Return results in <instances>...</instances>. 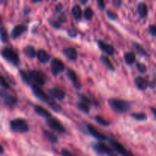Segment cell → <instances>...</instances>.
<instances>
[{"label": "cell", "mask_w": 156, "mask_h": 156, "mask_svg": "<svg viewBox=\"0 0 156 156\" xmlns=\"http://www.w3.org/2000/svg\"><path fill=\"white\" fill-rule=\"evenodd\" d=\"M62 53L70 60L75 61L78 57L77 50L74 47H67V48L63 49Z\"/></svg>", "instance_id": "e0dca14e"}, {"label": "cell", "mask_w": 156, "mask_h": 156, "mask_svg": "<svg viewBox=\"0 0 156 156\" xmlns=\"http://www.w3.org/2000/svg\"><path fill=\"white\" fill-rule=\"evenodd\" d=\"M37 58L41 63H47L50 60V55L46 50L41 49L37 51Z\"/></svg>", "instance_id": "ac0fdd59"}, {"label": "cell", "mask_w": 156, "mask_h": 156, "mask_svg": "<svg viewBox=\"0 0 156 156\" xmlns=\"http://www.w3.org/2000/svg\"><path fill=\"white\" fill-rule=\"evenodd\" d=\"M27 30V26L24 25L23 24H17L15 27H13V29L12 30L11 32V37L12 39H17V38L19 37L21 34H22L24 32L26 31Z\"/></svg>", "instance_id": "5bb4252c"}, {"label": "cell", "mask_w": 156, "mask_h": 156, "mask_svg": "<svg viewBox=\"0 0 156 156\" xmlns=\"http://www.w3.org/2000/svg\"><path fill=\"white\" fill-rule=\"evenodd\" d=\"M66 76L68 77V79H69L72 82V83L73 84V86L76 88L77 90H79L81 88V83L79 82V79H78V76L76 75V72L73 69H67L66 71Z\"/></svg>", "instance_id": "7c38bea8"}, {"label": "cell", "mask_w": 156, "mask_h": 156, "mask_svg": "<svg viewBox=\"0 0 156 156\" xmlns=\"http://www.w3.org/2000/svg\"><path fill=\"white\" fill-rule=\"evenodd\" d=\"M1 154H3V147L1 146Z\"/></svg>", "instance_id": "f907efd6"}, {"label": "cell", "mask_w": 156, "mask_h": 156, "mask_svg": "<svg viewBox=\"0 0 156 156\" xmlns=\"http://www.w3.org/2000/svg\"><path fill=\"white\" fill-rule=\"evenodd\" d=\"M72 15L74 17L75 19L80 20L82 16V9L79 6V5H74L71 9Z\"/></svg>", "instance_id": "7402d4cb"}, {"label": "cell", "mask_w": 156, "mask_h": 156, "mask_svg": "<svg viewBox=\"0 0 156 156\" xmlns=\"http://www.w3.org/2000/svg\"><path fill=\"white\" fill-rule=\"evenodd\" d=\"M106 14H107V16H108V18H109L110 20H113V21H114V20H116L117 18V15L114 13L113 11L108 10L107 11Z\"/></svg>", "instance_id": "8d00e7d4"}, {"label": "cell", "mask_w": 156, "mask_h": 156, "mask_svg": "<svg viewBox=\"0 0 156 156\" xmlns=\"http://www.w3.org/2000/svg\"><path fill=\"white\" fill-rule=\"evenodd\" d=\"M108 105L113 111L118 113H124L129 111L132 105L131 103L126 101L119 98H111L108 100Z\"/></svg>", "instance_id": "6da1fadb"}, {"label": "cell", "mask_w": 156, "mask_h": 156, "mask_svg": "<svg viewBox=\"0 0 156 156\" xmlns=\"http://www.w3.org/2000/svg\"><path fill=\"white\" fill-rule=\"evenodd\" d=\"M86 129L88 133H89L91 136L97 139L99 141H105V140H107L108 139L107 136H105V134L101 133L99 132L98 130H97L93 125L88 123L86 126Z\"/></svg>", "instance_id": "30bf717a"}, {"label": "cell", "mask_w": 156, "mask_h": 156, "mask_svg": "<svg viewBox=\"0 0 156 156\" xmlns=\"http://www.w3.org/2000/svg\"><path fill=\"white\" fill-rule=\"evenodd\" d=\"M124 60L128 65H132L136 62V54L133 52H126L124 54Z\"/></svg>", "instance_id": "603a6c76"}, {"label": "cell", "mask_w": 156, "mask_h": 156, "mask_svg": "<svg viewBox=\"0 0 156 156\" xmlns=\"http://www.w3.org/2000/svg\"><path fill=\"white\" fill-rule=\"evenodd\" d=\"M100 61L101 62L102 64H104V66H106V68L108 70H111V71H114L115 68H114V64L112 63L111 60H110L108 56H106L105 55H101L100 56Z\"/></svg>", "instance_id": "44dd1931"}, {"label": "cell", "mask_w": 156, "mask_h": 156, "mask_svg": "<svg viewBox=\"0 0 156 156\" xmlns=\"http://www.w3.org/2000/svg\"><path fill=\"white\" fill-rule=\"evenodd\" d=\"M0 83H1V85L5 88V89H9L10 88V86H9V84L8 83L7 80L4 78V76H1V79H0Z\"/></svg>", "instance_id": "f35d334b"}, {"label": "cell", "mask_w": 156, "mask_h": 156, "mask_svg": "<svg viewBox=\"0 0 156 156\" xmlns=\"http://www.w3.org/2000/svg\"><path fill=\"white\" fill-rule=\"evenodd\" d=\"M92 147L94 150L98 154H105V155L108 156H117L114 153L112 149L109 148L106 144L101 143V142L94 143V144H93Z\"/></svg>", "instance_id": "52a82bcc"}, {"label": "cell", "mask_w": 156, "mask_h": 156, "mask_svg": "<svg viewBox=\"0 0 156 156\" xmlns=\"http://www.w3.org/2000/svg\"><path fill=\"white\" fill-rule=\"evenodd\" d=\"M131 117L135 119L137 121H144L147 120V115L143 112H138V113H133L131 114Z\"/></svg>", "instance_id": "83f0119b"}, {"label": "cell", "mask_w": 156, "mask_h": 156, "mask_svg": "<svg viewBox=\"0 0 156 156\" xmlns=\"http://www.w3.org/2000/svg\"><path fill=\"white\" fill-rule=\"evenodd\" d=\"M44 134L46 137H47V140L52 143H58V137L57 136L55 135L53 133L50 132L49 130H46L44 129Z\"/></svg>", "instance_id": "d4e9b609"}, {"label": "cell", "mask_w": 156, "mask_h": 156, "mask_svg": "<svg viewBox=\"0 0 156 156\" xmlns=\"http://www.w3.org/2000/svg\"><path fill=\"white\" fill-rule=\"evenodd\" d=\"M148 32L152 36L156 37V25H155V24H150L149 27H148Z\"/></svg>", "instance_id": "74e56055"}, {"label": "cell", "mask_w": 156, "mask_h": 156, "mask_svg": "<svg viewBox=\"0 0 156 156\" xmlns=\"http://www.w3.org/2000/svg\"><path fill=\"white\" fill-rule=\"evenodd\" d=\"M1 55L8 62L11 63L12 65L18 66L19 64V57L17 54L16 52L10 47H5L2 50Z\"/></svg>", "instance_id": "3957f363"}, {"label": "cell", "mask_w": 156, "mask_h": 156, "mask_svg": "<svg viewBox=\"0 0 156 156\" xmlns=\"http://www.w3.org/2000/svg\"><path fill=\"white\" fill-rule=\"evenodd\" d=\"M133 48L136 50V52L138 53H140V55H143V56H149V53H147V51H146L144 48H143V46L141 44H138L136 42H134L133 43Z\"/></svg>", "instance_id": "484cf974"}, {"label": "cell", "mask_w": 156, "mask_h": 156, "mask_svg": "<svg viewBox=\"0 0 156 156\" xmlns=\"http://www.w3.org/2000/svg\"><path fill=\"white\" fill-rule=\"evenodd\" d=\"M67 34H68V35L70 37H76L78 34V32L77 30H76V29H75L74 27H72V28L68 29Z\"/></svg>", "instance_id": "ab89813d"}, {"label": "cell", "mask_w": 156, "mask_h": 156, "mask_svg": "<svg viewBox=\"0 0 156 156\" xmlns=\"http://www.w3.org/2000/svg\"><path fill=\"white\" fill-rule=\"evenodd\" d=\"M47 105H48V106L50 107L53 111H55V112L58 113V112H60V111H62V108H61L60 105H59V104L56 103V101H54L53 100H52V99L48 102V103H47Z\"/></svg>", "instance_id": "f546056e"}, {"label": "cell", "mask_w": 156, "mask_h": 156, "mask_svg": "<svg viewBox=\"0 0 156 156\" xmlns=\"http://www.w3.org/2000/svg\"><path fill=\"white\" fill-rule=\"evenodd\" d=\"M113 4H114V5L115 6L116 8L119 9V8L121 6L122 1H120V0H114V1H113Z\"/></svg>", "instance_id": "bcb514c9"}, {"label": "cell", "mask_w": 156, "mask_h": 156, "mask_svg": "<svg viewBox=\"0 0 156 156\" xmlns=\"http://www.w3.org/2000/svg\"><path fill=\"white\" fill-rule=\"evenodd\" d=\"M19 75L21 78V80H22L23 82H24L27 85H30L31 86V82H30V77L28 76V73L24 72V70H19Z\"/></svg>", "instance_id": "f1b7e54d"}, {"label": "cell", "mask_w": 156, "mask_h": 156, "mask_svg": "<svg viewBox=\"0 0 156 156\" xmlns=\"http://www.w3.org/2000/svg\"><path fill=\"white\" fill-rule=\"evenodd\" d=\"M134 83L137 88L141 91H145L149 86V84L146 79L142 76H136L134 79Z\"/></svg>", "instance_id": "2e32d148"}, {"label": "cell", "mask_w": 156, "mask_h": 156, "mask_svg": "<svg viewBox=\"0 0 156 156\" xmlns=\"http://www.w3.org/2000/svg\"><path fill=\"white\" fill-rule=\"evenodd\" d=\"M49 23H50V25H51L53 27H54V28L56 29L60 28V26H61L60 23H59V21H56V20L50 19L49 20Z\"/></svg>", "instance_id": "d590c367"}, {"label": "cell", "mask_w": 156, "mask_h": 156, "mask_svg": "<svg viewBox=\"0 0 156 156\" xmlns=\"http://www.w3.org/2000/svg\"><path fill=\"white\" fill-rule=\"evenodd\" d=\"M1 98L4 103L8 106H14L18 103V98L16 97L11 95L3 89L1 90Z\"/></svg>", "instance_id": "8fae6325"}, {"label": "cell", "mask_w": 156, "mask_h": 156, "mask_svg": "<svg viewBox=\"0 0 156 156\" xmlns=\"http://www.w3.org/2000/svg\"><path fill=\"white\" fill-rule=\"evenodd\" d=\"M30 12H31V9L29 6L25 5L23 9V13H24V15H27L28 14H30Z\"/></svg>", "instance_id": "f6af8a7d"}, {"label": "cell", "mask_w": 156, "mask_h": 156, "mask_svg": "<svg viewBox=\"0 0 156 156\" xmlns=\"http://www.w3.org/2000/svg\"><path fill=\"white\" fill-rule=\"evenodd\" d=\"M76 107L78 108V109L79 110L82 112L85 113V114H88L90 112V107L88 104L85 103V102H77L76 104Z\"/></svg>", "instance_id": "4316f807"}, {"label": "cell", "mask_w": 156, "mask_h": 156, "mask_svg": "<svg viewBox=\"0 0 156 156\" xmlns=\"http://www.w3.org/2000/svg\"><path fill=\"white\" fill-rule=\"evenodd\" d=\"M94 120H95V121L97 122L98 124L101 125V126H108L111 125V122L108 121V120H105L104 117H101V116L99 115H96L95 117H94Z\"/></svg>", "instance_id": "4dcf8cb0"}, {"label": "cell", "mask_w": 156, "mask_h": 156, "mask_svg": "<svg viewBox=\"0 0 156 156\" xmlns=\"http://www.w3.org/2000/svg\"><path fill=\"white\" fill-rule=\"evenodd\" d=\"M78 96H79V98L81 99V101H82V102H85V103L88 104V105H91V104L94 103V102H93L89 98L87 97V96L85 95V94H78Z\"/></svg>", "instance_id": "836d02e7"}, {"label": "cell", "mask_w": 156, "mask_h": 156, "mask_svg": "<svg viewBox=\"0 0 156 156\" xmlns=\"http://www.w3.org/2000/svg\"><path fill=\"white\" fill-rule=\"evenodd\" d=\"M10 129L13 132L18 133H26L29 131V126L27 122L22 118H15L9 122Z\"/></svg>", "instance_id": "7a4b0ae2"}, {"label": "cell", "mask_w": 156, "mask_h": 156, "mask_svg": "<svg viewBox=\"0 0 156 156\" xmlns=\"http://www.w3.org/2000/svg\"><path fill=\"white\" fill-rule=\"evenodd\" d=\"M49 94H50V95L53 98L56 99V100L59 101L63 100L66 97L65 91H62L60 88H56V87L50 88V89L49 90Z\"/></svg>", "instance_id": "9a60e30c"}, {"label": "cell", "mask_w": 156, "mask_h": 156, "mask_svg": "<svg viewBox=\"0 0 156 156\" xmlns=\"http://www.w3.org/2000/svg\"><path fill=\"white\" fill-rule=\"evenodd\" d=\"M62 9H63V5H62V3H58L56 5V8H55V12H56V13L60 14L61 12H62Z\"/></svg>", "instance_id": "ee69618b"}, {"label": "cell", "mask_w": 156, "mask_h": 156, "mask_svg": "<svg viewBox=\"0 0 156 156\" xmlns=\"http://www.w3.org/2000/svg\"><path fill=\"white\" fill-rule=\"evenodd\" d=\"M80 2L82 3V4H86V3L88 2V0H86V1H82V0H81Z\"/></svg>", "instance_id": "681fc988"}, {"label": "cell", "mask_w": 156, "mask_h": 156, "mask_svg": "<svg viewBox=\"0 0 156 156\" xmlns=\"http://www.w3.org/2000/svg\"><path fill=\"white\" fill-rule=\"evenodd\" d=\"M137 12L141 18H144L148 15V6L145 2H140L137 5Z\"/></svg>", "instance_id": "ffe728a7"}, {"label": "cell", "mask_w": 156, "mask_h": 156, "mask_svg": "<svg viewBox=\"0 0 156 156\" xmlns=\"http://www.w3.org/2000/svg\"><path fill=\"white\" fill-rule=\"evenodd\" d=\"M28 76L30 77V82H31V85H37L39 86H43L44 84L46 83V80H47V76L42 72L39 71V70H29L28 71Z\"/></svg>", "instance_id": "277c9868"}, {"label": "cell", "mask_w": 156, "mask_h": 156, "mask_svg": "<svg viewBox=\"0 0 156 156\" xmlns=\"http://www.w3.org/2000/svg\"><path fill=\"white\" fill-rule=\"evenodd\" d=\"M150 109H151V111H152V114H154V116H155V117L156 118V108H152V107H151Z\"/></svg>", "instance_id": "7dc6e473"}, {"label": "cell", "mask_w": 156, "mask_h": 156, "mask_svg": "<svg viewBox=\"0 0 156 156\" xmlns=\"http://www.w3.org/2000/svg\"><path fill=\"white\" fill-rule=\"evenodd\" d=\"M98 7L99 10L104 11V9H105V2L103 0H98L97 1Z\"/></svg>", "instance_id": "b9f144b4"}, {"label": "cell", "mask_w": 156, "mask_h": 156, "mask_svg": "<svg viewBox=\"0 0 156 156\" xmlns=\"http://www.w3.org/2000/svg\"><path fill=\"white\" fill-rule=\"evenodd\" d=\"M66 66L62 60L58 58H53L50 61V70L53 76H56L65 70Z\"/></svg>", "instance_id": "8992f818"}, {"label": "cell", "mask_w": 156, "mask_h": 156, "mask_svg": "<svg viewBox=\"0 0 156 156\" xmlns=\"http://www.w3.org/2000/svg\"><path fill=\"white\" fill-rule=\"evenodd\" d=\"M58 18H59V23H61V24L62 23H65L66 21V14L64 12H61L59 15Z\"/></svg>", "instance_id": "60d3db41"}, {"label": "cell", "mask_w": 156, "mask_h": 156, "mask_svg": "<svg viewBox=\"0 0 156 156\" xmlns=\"http://www.w3.org/2000/svg\"><path fill=\"white\" fill-rule=\"evenodd\" d=\"M9 41V35L5 29L2 26L1 27V41L3 43H6Z\"/></svg>", "instance_id": "d6a6232c"}, {"label": "cell", "mask_w": 156, "mask_h": 156, "mask_svg": "<svg viewBox=\"0 0 156 156\" xmlns=\"http://www.w3.org/2000/svg\"><path fill=\"white\" fill-rule=\"evenodd\" d=\"M31 90L33 94H34L35 97L37 98V99H39L40 101H41L46 102V103H48L51 98H49V96L46 94L45 92L44 91V90L41 88V86L37 85H31Z\"/></svg>", "instance_id": "ba28073f"}, {"label": "cell", "mask_w": 156, "mask_h": 156, "mask_svg": "<svg viewBox=\"0 0 156 156\" xmlns=\"http://www.w3.org/2000/svg\"><path fill=\"white\" fill-rule=\"evenodd\" d=\"M41 2H42L41 0H32L31 3H33V4H37V3H41Z\"/></svg>", "instance_id": "c3c4849f"}, {"label": "cell", "mask_w": 156, "mask_h": 156, "mask_svg": "<svg viewBox=\"0 0 156 156\" xmlns=\"http://www.w3.org/2000/svg\"><path fill=\"white\" fill-rule=\"evenodd\" d=\"M23 52H24L26 56L30 58H34L35 56H37V52L33 46H27V47L24 48Z\"/></svg>", "instance_id": "cb8c5ba5"}, {"label": "cell", "mask_w": 156, "mask_h": 156, "mask_svg": "<svg viewBox=\"0 0 156 156\" xmlns=\"http://www.w3.org/2000/svg\"><path fill=\"white\" fill-rule=\"evenodd\" d=\"M34 111L38 115H40L41 117H45L47 119L50 118L52 116L51 113L49 112L47 109H45L43 107L40 106V105H34Z\"/></svg>", "instance_id": "d6986e66"}, {"label": "cell", "mask_w": 156, "mask_h": 156, "mask_svg": "<svg viewBox=\"0 0 156 156\" xmlns=\"http://www.w3.org/2000/svg\"><path fill=\"white\" fill-rule=\"evenodd\" d=\"M61 155L62 156H76L75 155H73L71 152H69V151L65 149H62L61 150Z\"/></svg>", "instance_id": "7bdbcfd3"}, {"label": "cell", "mask_w": 156, "mask_h": 156, "mask_svg": "<svg viewBox=\"0 0 156 156\" xmlns=\"http://www.w3.org/2000/svg\"><path fill=\"white\" fill-rule=\"evenodd\" d=\"M136 68L138 69V71L140 72L142 74H144L145 73L147 70V68H146V66L145 65L144 63H142V62H138L136 64Z\"/></svg>", "instance_id": "e575fe53"}, {"label": "cell", "mask_w": 156, "mask_h": 156, "mask_svg": "<svg viewBox=\"0 0 156 156\" xmlns=\"http://www.w3.org/2000/svg\"><path fill=\"white\" fill-rule=\"evenodd\" d=\"M98 44L100 50L103 51L104 53H106V54H108V56H113L115 53V49L111 44H107L106 42L103 41H98Z\"/></svg>", "instance_id": "4fadbf2b"}, {"label": "cell", "mask_w": 156, "mask_h": 156, "mask_svg": "<svg viewBox=\"0 0 156 156\" xmlns=\"http://www.w3.org/2000/svg\"><path fill=\"white\" fill-rule=\"evenodd\" d=\"M94 16V11L91 7H87L84 12V17L86 20H91Z\"/></svg>", "instance_id": "1f68e13d"}, {"label": "cell", "mask_w": 156, "mask_h": 156, "mask_svg": "<svg viewBox=\"0 0 156 156\" xmlns=\"http://www.w3.org/2000/svg\"><path fill=\"white\" fill-rule=\"evenodd\" d=\"M46 123L50 126V128H52L53 129H54L55 131L58 133H64L66 132V129L63 126V125L55 118H48L46 120Z\"/></svg>", "instance_id": "9c48e42d"}, {"label": "cell", "mask_w": 156, "mask_h": 156, "mask_svg": "<svg viewBox=\"0 0 156 156\" xmlns=\"http://www.w3.org/2000/svg\"><path fill=\"white\" fill-rule=\"evenodd\" d=\"M109 143L111 145V148L115 151L116 152H117L118 154H120L122 156H134L129 152V150L126 149L123 145L120 143H119L117 140H114V139H110Z\"/></svg>", "instance_id": "5b68a950"}]
</instances>
